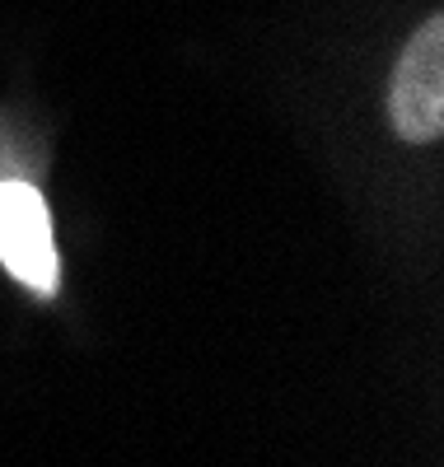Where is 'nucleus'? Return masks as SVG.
Masks as SVG:
<instances>
[{
  "label": "nucleus",
  "instance_id": "obj_2",
  "mask_svg": "<svg viewBox=\"0 0 444 467\" xmlns=\"http://www.w3.org/2000/svg\"><path fill=\"white\" fill-rule=\"evenodd\" d=\"M0 266L33 295H57L52 215L28 182H0Z\"/></svg>",
  "mask_w": 444,
  "mask_h": 467
},
{
  "label": "nucleus",
  "instance_id": "obj_1",
  "mask_svg": "<svg viewBox=\"0 0 444 467\" xmlns=\"http://www.w3.org/2000/svg\"><path fill=\"white\" fill-rule=\"evenodd\" d=\"M388 117L402 140L426 145L444 131V19H426L402 47L388 80Z\"/></svg>",
  "mask_w": 444,
  "mask_h": 467
}]
</instances>
